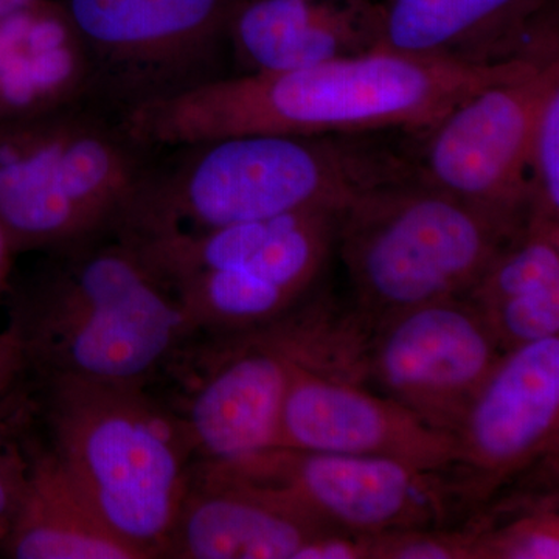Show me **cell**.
<instances>
[{"instance_id": "obj_1", "label": "cell", "mask_w": 559, "mask_h": 559, "mask_svg": "<svg viewBox=\"0 0 559 559\" xmlns=\"http://www.w3.org/2000/svg\"><path fill=\"white\" fill-rule=\"evenodd\" d=\"M539 68H457L373 50L288 72L218 76L143 103L123 120L154 150L252 134H419L477 91Z\"/></svg>"}, {"instance_id": "obj_2", "label": "cell", "mask_w": 559, "mask_h": 559, "mask_svg": "<svg viewBox=\"0 0 559 559\" xmlns=\"http://www.w3.org/2000/svg\"><path fill=\"white\" fill-rule=\"evenodd\" d=\"M392 134L234 135L156 150L110 231L140 246L308 210L344 212L417 175L415 146Z\"/></svg>"}, {"instance_id": "obj_3", "label": "cell", "mask_w": 559, "mask_h": 559, "mask_svg": "<svg viewBox=\"0 0 559 559\" xmlns=\"http://www.w3.org/2000/svg\"><path fill=\"white\" fill-rule=\"evenodd\" d=\"M40 253L10 348L47 380L143 389L193 336L178 297L116 235Z\"/></svg>"}, {"instance_id": "obj_4", "label": "cell", "mask_w": 559, "mask_h": 559, "mask_svg": "<svg viewBox=\"0 0 559 559\" xmlns=\"http://www.w3.org/2000/svg\"><path fill=\"white\" fill-rule=\"evenodd\" d=\"M47 466L139 558L165 557L193 473L179 419L142 388L50 381Z\"/></svg>"}, {"instance_id": "obj_5", "label": "cell", "mask_w": 559, "mask_h": 559, "mask_svg": "<svg viewBox=\"0 0 559 559\" xmlns=\"http://www.w3.org/2000/svg\"><path fill=\"white\" fill-rule=\"evenodd\" d=\"M154 154L87 100L0 121V226L38 252L109 234Z\"/></svg>"}, {"instance_id": "obj_6", "label": "cell", "mask_w": 559, "mask_h": 559, "mask_svg": "<svg viewBox=\"0 0 559 559\" xmlns=\"http://www.w3.org/2000/svg\"><path fill=\"white\" fill-rule=\"evenodd\" d=\"M527 221L460 200L418 176L362 194L341 213L336 237L359 329L466 296Z\"/></svg>"}, {"instance_id": "obj_7", "label": "cell", "mask_w": 559, "mask_h": 559, "mask_svg": "<svg viewBox=\"0 0 559 559\" xmlns=\"http://www.w3.org/2000/svg\"><path fill=\"white\" fill-rule=\"evenodd\" d=\"M341 213L308 210L130 246L178 297L193 333L234 336L274 325L307 297L336 249Z\"/></svg>"}, {"instance_id": "obj_8", "label": "cell", "mask_w": 559, "mask_h": 559, "mask_svg": "<svg viewBox=\"0 0 559 559\" xmlns=\"http://www.w3.org/2000/svg\"><path fill=\"white\" fill-rule=\"evenodd\" d=\"M68 25L91 102L124 116L218 79L215 61L246 0H49Z\"/></svg>"}, {"instance_id": "obj_9", "label": "cell", "mask_w": 559, "mask_h": 559, "mask_svg": "<svg viewBox=\"0 0 559 559\" xmlns=\"http://www.w3.org/2000/svg\"><path fill=\"white\" fill-rule=\"evenodd\" d=\"M264 331L219 337L223 348L201 360L179 419L193 457L202 465H230L278 447L280 418L294 371L301 364L340 371L347 355L342 331ZM342 370V369H341Z\"/></svg>"}, {"instance_id": "obj_10", "label": "cell", "mask_w": 559, "mask_h": 559, "mask_svg": "<svg viewBox=\"0 0 559 559\" xmlns=\"http://www.w3.org/2000/svg\"><path fill=\"white\" fill-rule=\"evenodd\" d=\"M204 466L270 492L323 527L359 535L437 528L462 503L450 474L396 460L277 447Z\"/></svg>"}, {"instance_id": "obj_11", "label": "cell", "mask_w": 559, "mask_h": 559, "mask_svg": "<svg viewBox=\"0 0 559 559\" xmlns=\"http://www.w3.org/2000/svg\"><path fill=\"white\" fill-rule=\"evenodd\" d=\"M557 83L559 60L457 103L418 134V178L471 204L527 221L530 140Z\"/></svg>"}, {"instance_id": "obj_12", "label": "cell", "mask_w": 559, "mask_h": 559, "mask_svg": "<svg viewBox=\"0 0 559 559\" xmlns=\"http://www.w3.org/2000/svg\"><path fill=\"white\" fill-rule=\"evenodd\" d=\"M506 355L479 308L450 297L401 311L364 341L358 374L437 428L457 432Z\"/></svg>"}, {"instance_id": "obj_13", "label": "cell", "mask_w": 559, "mask_h": 559, "mask_svg": "<svg viewBox=\"0 0 559 559\" xmlns=\"http://www.w3.org/2000/svg\"><path fill=\"white\" fill-rule=\"evenodd\" d=\"M559 336L510 349L477 392L457 432L451 473L462 503L487 502L507 481L557 450Z\"/></svg>"}, {"instance_id": "obj_14", "label": "cell", "mask_w": 559, "mask_h": 559, "mask_svg": "<svg viewBox=\"0 0 559 559\" xmlns=\"http://www.w3.org/2000/svg\"><path fill=\"white\" fill-rule=\"evenodd\" d=\"M278 448L396 460L444 474L459 459L455 433L348 374L307 364L294 371L286 393Z\"/></svg>"}, {"instance_id": "obj_15", "label": "cell", "mask_w": 559, "mask_h": 559, "mask_svg": "<svg viewBox=\"0 0 559 559\" xmlns=\"http://www.w3.org/2000/svg\"><path fill=\"white\" fill-rule=\"evenodd\" d=\"M378 49L457 68L559 60L557 0H377Z\"/></svg>"}, {"instance_id": "obj_16", "label": "cell", "mask_w": 559, "mask_h": 559, "mask_svg": "<svg viewBox=\"0 0 559 559\" xmlns=\"http://www.w3.org/2000/svg\"><path fill=\"white\" fill-rule=\"evenodd\" d=\"M333 530L263 489L200 468L191 473L165 557L297 559Z\"/></svg>"}, {"instance_id": "obj_17", "label": "cell", "mask_w": 559, "mask_h": 559, "mask_svg": "<svg viewBox=\"0 0 559 559\" xmlns=\"http://www.w3.org/2000/svg\"><path fill=\"white\" fill-rule=\"evenodd\" d=\"M237 73L288 72L378 49L370 0H246L229 27Z\"/></svg>"}, {"instance_id": "obj_18", "label": "cell", "mask_w": 559, "mask_h": 559, "mask_svg": "<svg viewBox=\"0 0 559 559\" xmlns=\"http://www.w3.org/2000/svg\"><path fill=\"white\" fill-rule=\"evenodd\" d=\"M465 297L503 352L559 336V223L528 218Z\"/></svg>"}, {"instance_id": "obj_19", "label": "cell", "mask_w": 559, "mask_h": 559, "mask_svg": "<svg viewBox=\"0 0 559 559\" xmlns=\"http://www.w3.org/2000/svg\"><path fill=\"white\" fill-rule=\"evenodd\" d=\"M91 102L86 66L50 2L0 21V121Z\"/></svg>"}, {"instance_id": "obj_20", "label": "cell", "mask_w": 559, "mask_h": 559, "mask_svg": "<svg viewBox=\"0 0 559 559\" xmlns=\"http://www.w3.org/2000/svg\"><path fill=\"white\" fill-rule=\"evenodd\" d=\"M7 551L17 559L139 558L98 524L49 466L22 489L7 528Z\"/></svg>"}, {"instance_id": "obj_21", "label": "cell", "mask_w": 559, "mask_h": 559, "mask_svg": "<svg viewBox=\"0 0 559 559\" xmlns=\"http://www.w3.org/2000/svg\"><path fill=\"white\" fill-rule=\"evenodd\" d=\"M559 518L554 506L530 510L492 527L477 522L473 559H558Z\"/></svg>"}, {"instance_id": "obj_22", "label": "cell", "mask_w": 559, "mask_h": 559, "mask_svg": "<svg viewBox=\"0 0 559 559\" xmlns=\"http://www.w3.org/2000/svg\"><path fill=\"white\" fill-rule=\"evenodd\" d=\"M528 218L559 223V83L540 105L527 159Z\"/></svg>"}, {"instance_id": "obj_23", "label": "cell", "mask_w": 559, "mask_h": 559, "mask_svg": "<svg viewBox=\"0 0 559 559\" xmlns=\"http://www.w3.org/2000/svg\"><path fill=\"white\" fill-rule=\"evenodd\" d=\"M21 485L11 479L9 471L0 465V528H9L22 496Z\"/></svg>"}, {"instance_id": "obj_24", "label": "cell", "mask_w": 559, "mask_h": 559, "mask_svg": "<svg viewBox=\"0 0 559 559\" xmlns=\"http://www.w3.org/2000/svg\"><path fill=\"white\" fill-rule=\"evenodd\" d=\"M32 0H0V21L10 14L16 13L25 7L32 5Z\"/></svg>"}, {"instance_id": "obj_25", "label": "cell", "mask_w": 559, "mask_h": 559, "mask_svg": "<svg viewBox=\"0 0 559 559\" xmlns=\"http://www.w3.org/2000/svg\"><path fill=\"white\" fill-rule=\"evenodd\" d=\"M370 2H377V0H370Z\"/></svg>"}]
</instances>
